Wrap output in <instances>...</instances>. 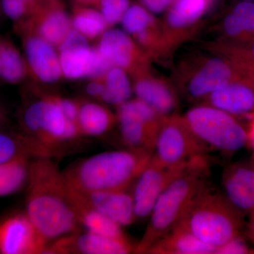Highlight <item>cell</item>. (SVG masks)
Masks as SVG:
<instances>
[{
    "label": "cell",
    "mask_w": 254,
    "mask_h": 254,
    "mask_svg": "<svg viewBox=\"0 0 254 254\" xmlns=\"http://www.w3.org/2000/svg\"><path fill=\"white\" fill-rule=\"evenodd\" d=\"M26 208L28 218L49 243L81 226L63 172L50 158L31 160Z\"/></svg>",
    "instance_id": "cell-1"
},
{
    "label": "cell",
    "mask_w": 254,
    "mask_h": 254,
    "mask_svg": "<svg viewBox=\"0 0 254 254\" xmlns=\"http://www.w3.org/2000/svg\"><path fill=\"white\" fill-rule=\"evenodd\" d=\"M152 156L153 152L130 148L104 152L73 163L64 176L79 192L128 190Z\"/></svg>",
    "instance_id": "cell-2"
},
{
    "label": "cell",
    "mask_w": 254,
    "mask_h": 254,
    "mask_svg": "<svg viewBox=\"0 0 254 254\" xmlns=\"http://www.w3.org/2000/svg\"><path fill=\"white\" fill-rule=\"evenodd\" d=\"M200 155L163 190L149 215V222L133 252L147 254L150 249L180 221L195 197L207 186L209 163Z\"/></svg>",
    "instance_id": "cell-3"
},
{
    "label": "cell",
    "mask_w": 254,
    "mask_h": 254,
    "mask_svg": "<svg viewBox=\"0 0 254 254\" xmlns=\"http://www.w3.org/2000/svg\"><path fill=\"white\" fill-rule=\"evenodd\" d=\"M245 215L224 193L214 191L206 186L177 224L217 249L241 235Z\"/></svg>",
    "instance_id": "cell-4"
},
{
    "label": "cell",
    "mask_w": 254,
    "mask_h": 254,
    "mask_svg": "<svg viewBox=\"0 0 254 254\" xmlns=\"http://www.w3.org/2000/svg\"><path fill=\"white\" fill-rule=\"evenodd\" d=\"M21 133L41 145L50 156L58 154L63 145L82 136L78 123L68 120L56 95H43L25 105L20 115Z\"/></svg>",
    "instance_id": "cell-5"
},
{
    "label": "cell",
    "mask_w": 254,
    "mask_h": 254,
    "mask_svg": "<svg viewBox=\"0 0 254 254\" xmlns=\"http://www.w3.org/2000/svg\"><path fill=\"white\" fill-rule=\"evenodd\" d=\"M195 136L209 148L225 153L247 145V129L234 115L208 104L198 105L184 115Z\"/></svg>",
    "instance_id": "cell-6"
},
{
    "label": "cell",
    "mask_w": 254,
    "mask_h": 254,
    "mask_svg": "<svg viewBox=\"0 0 254 254\" xmlns=\"http://www.w3.org/2000/svg\"><path fill=\"white\" fill-rule=\"evenodd\" d=\"M195 136L183 116H164L153 152L159 163L169 167L184 165L208 150Z\"/></svg>",
    "instance_id": "cell-7"
},
{
    "label": "cell",
    "mask_w": 254,
    "mask_h": 254,
    "mask_svg": "<svg viewBox=\"0 0 254 254\" xmlns=\"http://www.w3.org/2000/svg\"><path fill=\"white\" fill-rule=\"evenodd\" d=\"M190 162L169 167L159 163L152 156L131 188L136 219L149 217L158 197Z\"/></svg>",
    "instance_id": "cell-8"
},
{
    "label": "cell",
    "mask_w": 254,
    "mask_h": 254,
    "mask_svg": "<svg viewBox=\"0 0 254 254\" xmlns=\"http://www.w3.org/2000/svg\"><path fill=\"white\" fill-rule=\"evenodd\" d=\"M15 29L21 37L29 76L45 84L59 81L63 75L56 47L28 28L16 26Z\"/></svg>",
    "instance_id": "cell-9"
},
{
    "label": "cell",
    "mask_w": 254,
    "mask_h": 254,
    "mask_svg": "<svg viewBox=\"0 0 254 254\" xmlns=\"http://www.w3.org/2000/svg\"><path fill=\"white\" fill-rule=\"evenodd\" d=\"M96 48L113 66L132 76L148 70L149 57L125 31L107 29L98 39Z\"/></svg>",
    "instance_id": "cell-10"
},
{
    "label": "cell",
    "mask_w": 254,
    "mask_h": 254,
    "mask_svg": "<svg viewBox=\"0 0 254 254\" xmlns=\"http://www.w3.org/2000/svg\"><path fill=\"white\" fill-rule=\"evenodd\" d=\"M48 244L26 212L0 220V254H45Z\"/></svg>",
    "instance_id": "cell-11"
},
{
    "label": "cell",
    "mask_w": 254,
    "mask_h": 254,
    "mask_svg": "<svg viewBox=\"0 0 254 254\" xmlns=\"http://www.w3.org/2000/svg\"><path fill=\"white\" fill-rule=\"evenodd\" d=\"M134 246L128 240L101 236L79 230L52 241L45 254H127Z\"/></svg>",
    "instance_id": "cell-12"
},
{
    "label": "cell",
    "mask_w": 254,
    "mask_h": 254,
    "mask_svg": "<svg viewBox=\"0 0 254 254\" xmlns=\"http://www.w3.org/2000/svg\"><path fill=\"white\" fill-rule=\"evenodd\" d=\"M36 33L58 49L72 29L71 16L60 0H46L27 19L15 24Z\"/></svg>",
    "instance_id": "cell-13"
},
{
    "label": "cell",
    "mask_w": 254,
    "mask_h": 254,
    "mask_svg": "<svg viewBox=\"0 0 254 254\" xmlns=\"http://www.w3.org/2000/svg\"><path fill=\"white\" fill-rule=\"evenodd\" d=\"M63 77L68 80L104 76L111 64L89 44L58 50Z\"/></svg>",
    "instance_id": "cell-14"
},
{
    "label": "cell",
    "mask_w": 254,
    "mask_h": 254,
    "mask_svg": "<svg viewBox=\"0 0 254 254\" xmlns=\"http://www.w3.org/2000/svg\"><path fill=\"white\" fill-rule=\"evenodd\" d=\"M73 190L88 206L103 214L122 227L131 225L136 219L131 189L88 192Z\"/></svg>",
    "instance_id": "cell-15"
},
{
    "label": "cell",
    "mask_w": 254,
    "mask_h": 254,
    "mask_svg": "<svg viewBox=\"0 0 254 254\" xmlns=\"http://www.w3.org/2000/svg\"><path fill=\"white\" fill-rule=\"evenodd\" d=\"M224 195L245 215L254 210V167L240 162L227 167L222 177Z\"/></svg>",
    "instance_id": "cell-16"
},
{
    "label": "cell",
    "mask_w": 254,
    "mask_h": 254,
    "mask_svg": "<svg viewBox=\"0 0 254 254\" xmlns=\"http://www.w3.org/2000/svg\"><path fill=\"white\" fill-rule=\"evenodd\" d=\"M231 64L220 58H212L193 71L187 82V93L193 99L204 100L212 93L236 77Z\"/></svg>",
    "instance_id": "cell-17"
},
{
    "label": "cell",
    "mask_w": 254,
    "mask_h": 254,
    "mask_svg": "<svg viewBox=\"0 0 254 254\" xmlns=\"http://www.w3.org/2000/svg\"><path fill=\"white\" fill-rule=\"evenodd\" d=\"M211 105L232 115H250L254 113V83L237 79V76L225 86L204 99Z\"/></svg>",
    "instance_id": "cell-18"
},
{
    "label": "cell",
    "mask_w": 254,
    "mask_h": 254,
    "mask_svg": "<svg viewBox=\"0 0 254 254\" xmlns=\"http://www.w3.org/2000/svg\"><path fill=\"white\" fill-rule=\"evenodd\" d=\"M133 77V91L137 98L163 116L173 115L178 106V98L168 83L150 75L148 70Z\"/></svg>",
    "instance_id": "cell-19"
},
{
    "label": "cell",
    "mask_w": 254,
    "mask_h": 254,
    "mask_svg": "<svg viewBox=\"0 0 254 254\" xmlns=\"http://www.w3.org/2000/svg\"><path fill=\"white\" fill-rule=\"evenodd\" d=\"M216 249L207 245L182 225L175 227L159 240L147 254H212Z\"/></svg>",
    "instance_id": "cell-20"
},
{
    "label": "cell",
    "mask_w": 254,
    "mask_h": 254,
    "mask_svg": "<svg viewBox=\"0 0 254 254\" xmlns=\"http://www.w3.org/2000/svg\"><path fill=\"white\" fill-rule=\"evenodd\" d=\"M68 187L70 198L77 215L78 222L80 225L86 229V231L101 236L127 240L121 225L88 206L80 199L71 187L68 185Z\"/></svg>",
    "instance_id": "cell-21"
},
{
    "label": "cell",
    "mask_w": 254,
    "mask_h": 254,
    "mask_svg": "<svg viewBox=\"0 0 254 254\" xmlns=\"http://www.w3.org/2000/svg\"><path fill=\"white\" fill-rule=\"evenodd\" d=\"M117 123L116 115L105 105L80 100L77 123L82 136H102L109 131Z\"/></svg>",
    "instance_id": "cell-22"
},
{
    "label": "cell",
    "mask_w": 254,
    "mask_h": 254,
    "mask_svg": "<svg viewBox=\"0 0 254 254\" xmlns=\"http://www.w3.org/2000/svg\"><path fill=\"white\" fill-rule=\"evenodd\" d=\"M124 144L130 149L153 152L160 125L127 115H116Z\"/></svg>",
    "instance_id": "cell-23"
},
{
    "label": "cell",
    "mask_w": 254,
    "mask_h": 254,
    "mask_svg": "<svg viewBox=\"0 0 254 254\" xmlns=\"http://www.w3.org/2000/svg\"><path fill=\"white\" fill-rule=\"evenodd\" d=\"M28 76L24 55L10 38L0 36V81L18 84Z\"/></svg>",
    "instance_id": "cell-24"
},
{
    "label": "cell",
    "mask_w": 254,
    "mask_h": 254,
    "mask_svg": "<svg viewBox=\"0 0 254 254\" xmlns=\"http://www.w3.org/2000/svg\"><path fill=\"white\" fill-rule=\"evenodd\" d=\"M21 157L50 158L46 150L23 133L0 131V164Z\"/></svg>",
    "instance_id": "cell-25"
},
{
    "label": "cell",
    "mask_w": 254,
    "mask_h": 254,
    "mask_svg": "<svg viewBox=\"0 0 254 254\" xmlns=\"http://www.w3.org/2000/svg\"><path fill=\"white\" fill-rule=\"evenodd\" d=\"M213 0H177L169 8L166 17L168 29L181 31L196 23Z\"/></svg>",
    "instance_id": "cell-26"
},
{
    "label": "cell",
    "mask_w": 254,
    "mask_h": 254,
    "mask_svg": "<svg viewBox=\"0 0 254 254\" xmlns=\"http://www.w3.org/2000/svg\"><path fill=\"white\" fill-rule=\"evenodd\" d=\"M70 16L73 29L89 41L99 39L108 28L103 15L93 6L74 4Z\"/></svg>",
    "instance_id": "cell-27"
},
{
    "label": "cell",
    "mask_w": 254,
    "mask_h": 254,
    "mask_svg": "<svg viewBox=\"0 0 254 254\" xmlns=\"http://www.w3.org/2000/svg\"><path fill=\"white\" fill-rule=\"evenodd\" d=\"M31 159L21 157L0 164V198L13 194L27 185Z\"/></svg>",
    "instance_id": "cell-28"
},
{
    "label": "cell",
    "mask_w": 254,
    "mask_h": 254,
    "mask_svg": "<svg viewBox=\"0 0 254 254\" xmlns=\"http://www.w3.org/2000/svg\"><path fill=\"white\" fill-rule=\"evenodd\" d=\"M133 92L127 71L113 66L104 76V91L100 100L117 108L130 100Z\"/></svg>",
    "instance_id": "cell-29"
},
{
    "label": "cell",
    "mask_w": 254,
    "mask_h": 254,
    "mask_svg": "<svg viewBox=\"0 0 254 254\" xmlns=\"http://www.w3.org/2000/svg\"><path fill=\"white\" fill-rule=\"evenodd\" d=\"M124 31L133 36L157 23L152 13L140 3L133 2L127 10L123 18Z\"/></svg>",
    "instance_id": "cell-30"
},
{
    "label": "cell",
    "mask_w": 254,
    "mask_h": 254,
    "mask_svg": "<svg viewBox=\"0 0 254 254\" xmlns=\"http://www.w3.org/2000/svg\"><path fill=\"white\" fill-rule=\"evenodd\" d=\"M131 3V0H100L95 8L99 10L108 27H110L121 22Z\"/></svg>",
    "instance_id": "cell-31"
},
{
    "label": "cell",
    "mask_w": 254,
    "mask_h": 254,
    "mask_svg": "<svg viewBox=\"0 0 254 254\" xmlns=\"http://www.w3.org/2000/svg\"><path fill=\"white\" fill-rule=\"evenodd\" d=\"M1 4L4 14L14 24L27 19L33 13L31 6L25 0H1Z\"/></svg>",
    "instance_id": "cell-32"
},
{
    "label": "cell",
    "mask_w": 254,
    "mask_h": 254,
    "mask_svg": "<svg viewBox=\"0 0 254 254\" xmlns=\"http://www.w3.org/2000/svg\"><path fill=\"white\" fill-rule=\"evenodd\" d=\"M232 12L240 21L246 35H254V1H241Z\"/></svg>",
    "instance_id": "cell-33"
},
{
    "label": "cell",
    "mask_w": 254,
    "mask_h": 254,
    "mask_svg": "<svg viewBox=\"0 0 254 254\" xmlns=\"http://www.w3.org/2000/svg\"><path fill=\"white\" fill-rule=\"evenodd\" d=\"M254 254V249L247 245V242L241 235L228 241L225 245L218 247L215 254Z\"/></svg>",
    "instance_id": "cell-34"
},
{
    "label": "cell",
    "mask_w": 254,
    "mask_h": 254,
    "mask_svg": "<svg viewBox=\"0 0 254 254\" xmlns=\"http://www.w3.org/2000/svg\"><path fill=\"white\" fill-rule=\"evenodd\" d=\"M56 98L66 118L71 121L77 123L80 100L63 98L58 95H56Z\"/></svg>",
    "instance_id": "cell-35"
},
{
    "label": "cell",
    "mask_w": 254,
    "mask_h": 254,
    "mask_svg": "<svg viewBox=\"0 0 254 254\" xmlns=\"http://www.w3.org/2000/svg\"><path fill=\"white\" fill-rule=\"evenodd\" d=\"M223 28L227 36L232 38H243L247 36L240 21L232 12L227 14L224 19Z\"/></svg>",
    "instance_id": "cell-36"
},
{
    "label": "cell",
    "mask_w": 254,
    "mask_h": 254,
    "mask_svg": "<svg viewBox=\"0 0 254 254\" xmlns=\"http://www.w3.org/2000/svg\"><path fill=\"white\" fill-rule=\"evenodd\" d=\"M85 91L91 98L101 100L102 95L104 91V76L90 78L87 83Z\"/></svg>",
    "instance_id": "cell-37"
},
{
    "label": "cell",
    "mask_w": 254,
    "mask_h": 254,
    "mask_svg": "<svg viewBox=\"0 0 254 254\" xmlns=\"http://www.w3.org/2000/svg\"><path fill=\"white\" fill-rule=\"evenodd\" d=\"M175 1V0H139L140 4L155 14L163 12L169 9Z\"/></svg>",
    "instance_id": "cell-38"
},
{
    "label": "cell",
    "mask_w": 254,
    "mask_h": 254,
    "mask_svg": "<svg viewBox=\"0 0 254 254\" xmlns=\"http://www.w3.org/2000/svg\"><path fill=\"white\" fill-rule=\"evenodd\" d=\"M247 144L254 150V113L250 115V123L247 129Z\"/></svg>",
    "instance_id": "cell-39"
},
{
    "label": "cell",
    "mask_w": 254,
    "mask_h": 254,
    "mask_svg": "<svg viewBox=\"0 0 254 254\" xmlns=\"http://www.w3.org/2000/svg\"><path fill=\"white\" fill-rule=\"evenodd\" d=\"M246 237L254 245V210L250 215V220L246 229Z\"/></svg>",
    "instance_id": "cell-40"
},
{
    "label": "cell",
    "mask_w": 254,
    "mask_h": 254,
    "mask_svg": "<svg viewBox=\"0 0 254 254\" xmlns=\"http://www.w3.org/2000/svg\"><path fill=\"white\" fill-rule=\"evenodd\" d=\"M75 4L83 5V6H93L96 7L100 0H73Z\"/></svg>",
    "instance_id": "cell-41"
},
{
    "label": "cell",
    "mask_w": 254,
    "mask_h": 254,
    "mask_svg": "<svg viewBox=\"0 0 254 254\" xmlns=\"http://www.w3.org/2000/svg\"><path fill=\"white\" fill-rule=\"evenodd\" d=\"M25 1L29 4L32 10H33V13H34L38 9V8L41 6L42 3L44 1V0H25Z\"/></svg>",
    "instance_id": "cell-42"
},
{
    "label": "cell",
    "mask_w": 254,
    "mask_h": 254,
    "mask_svg": "<svg viewBox=\"0 0 254 254\" xmlns=\"http://www.w3.org/2000/svg\"><path fill=\"white\" fill-rule=\"evenodd\" d=\"M6 121V115H5V111L4 108H2L0 105V128L4 125Z\"/></svg>",
    "instance_id": "cell-43"
},
{
    "label": "cell",
    "mask_w": 254,
    "mask_h": 254,
    "mask_svg": "<svg viewBox=\"0 0 254 254\" xmlns=\"http://www.w3.org/2000/svg\"><path fill=\"white\" fill-rule=\"evenodd\" d=\"M250 54L252 55V58H253V60H252V61H253L254 63V44L253 45V46L252 47V49H251Z\"/></svg>",
    "instance_id": "cell-44"
},
{
    "label": "cell",
    "mask_w": 254,
    "mask_h": 254,
    "mask_svg": "<svg viewBox=\"0 0 254 254\" xmlns=\"http://www.w3.org/2000/svg\"><path fill=\"white\" fill-rule=\"evenodd\" d=\"M254 150V153H253V155H252V163L253 164V165L254 167V150Z\"/></svg>",
    "instance_id": "cell-45"
},
{
    "label": "cell",
    "mask_w": 254,
    "mask_h": 254,
    "mask_svg": "<svg viewBox=\"0 0 254 254\" xmlns=\"http://www.w3.org/2000/svg\"><path fill=\"white\" fill-rule=\"evenodd\" d=\"M241 1H254V0H241Z\"/></svg>",
    "instance_id": "cell-46"
},
{
    "label": "cell",
    "mask_w": 254,
    "mask_h": 254,
    "mask_svg": "<svg viewBox=\"0 0 254 254\" xmlns=\"http://www.w3.org/2000/svg\"><path fill=\"white\" fill-rule=\"evenodd\" d=\"M175 1H177V0H175Z\"/></svg>",
    "instance_id": "cell-47"
},
{
    "label": "cell",
    "mask_w": 254,
    "mask_h": 254,
    "mask_svg": "<svg viewBox=\"0 0 254 254\" xmlns=\"http://www.w3.org/2000/svg\"><path fill=\"white\" fill-rule=\"evenodd\" d=\"M44 1H46V0H44Z\"/></svg>",
    "instance_id": "cell-48"
}]
</instances>
